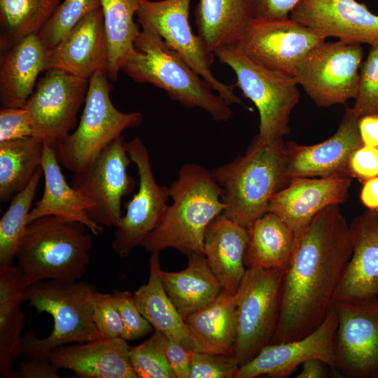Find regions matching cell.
<instances>
[{
    "label": "cell",
    "mask_w": 378,
    "mask_h": 378,
    "mask_svg": "<svg viewBox=\"0 0 378 378\" xmlns=\"http://www.w3.org/2000/svg\"><path fill=\"white\" fill-rule=\"evenodd\" d=\"M112 295L123 323L124 340H138L153 332V327L139 312L133 294L115 290Z\"/></svg>",
    "instance_id": "obj_41"
},
{
    "label": "cell",
    "mask_w": 378,
    "mask_h": 378,
    "mask_svg": "<svg viewBox=\"0 0 378 378\" xmlns=\"http://www.w3.org/2000/svg\"><path fill=\"white\" fill-rule=\"evenodd\" d=\"M44 143L26 137L0 143V202L10 201L41 167Z\"/></svg>",
    "instance_id": "obj_34"
},
{
    "label": "cell",
    "mask_w": 378,
    "mask_h": 378,
    "mask_svg": "<svg viewBox=\"0 0 378 378\" xmlns=\"http://www.w3.org/2000/svg\"><path fill=\"white\" fill-rule=\"evenodd\" d=\"M214 55L232 69L237 77L235 85L256 106L260 116L257 135L270 141L290 134V115L300 99L295 78L256 63L238 43L222 47Z\"/></svg>",
    "instance_id": "obj_8"
},
{
    "label": "cell",
    "mask_w": 378,
    "mask_h": 378,
    "mask_svg": "<svg viewBox=\"0 0 378 378\" xmlns=\"http://www.w3.org/2000/svg\"><path fill=\"white\" fill-rule=\"evenodd\" d=\"M59 369L48 359H24L15 371V378H59Z\"/></svg>",
    "instance_id": "obj_47"
},
{
    "label": "cell",
    "mask_w": 378,
    "mask_h": 378,
    "mask_svg": "<svg viewBox=\"0 0 378 378\" xmlns=\"http://www.w3.org/2000/svg\"><path fill=\"white\" fill-rule=\"evenodd\" d=\"M349 175L362 183L378 176V148L363 145L354 150L349 162Z\"/></svg>",
    "instance_id": "obj_44"
},
{
    "label": "cell",
    "mask_w": 378,
    "mask_h": 378,
    "mask_svg": "<svg viewBox=\"0 0 378 378\" xmlns=\"http://www.w3.org/2000/svg\"><path fill=\"white\" fill-rule=\"evenodd\" d=\"M352 108L359 118L378 115V44L370 46L360 67L358 91Z\"/></svg>",
    "instance_id": "obj_39"
},
{
    "label": "cell",
    "mask_w": 378,
    "mask_h": 378,
    "mask_svg": "<svg viewBox=\"0 0 378 378\" xmlns=\"http://www.w3.org/2000/svg\"><path fill=\"white\" fill-rule=\"evenodd\" d=\"M337 323L332 307L315 330L298 340L267 344L251 360L239 366L234 378L287 377L312 358L323 360L340 375L335 369L334 340Z\"/></svg>",
    "instance_id": "obj_17"
},
{
    "label": "cell",
    "mask_w": 378,
    "mask_h": 378,
    "mask_svg": "<svg viewBox=\"0 0 378 378\" xmlns=\"http://www.w3.org/2000/svg\"><path fill=\"white\" fill-rule=\"evenodd\" d=\"M252 18L248 0H199L195 8L198 36L213 54L238 43Z\"/></svg>",
    "instance_id": "obj_30"
},
{
    "label": "cell",
    "mask_w": 378,
    "mask_h": 378,
    "mask_svg": "<svg viewBox=\"0 0 378 378\" xmlns=\"http://www.w3.org/2000/svg\"><path fill=\"white\" fill-rule=\"evenodd\" d=\"M285 144L283 138L255 135L244 154L211 172L222 189L225 216L248 227L268 212L272 196L288 185Z\"/></svg>",
    "instance_id": "obj_3"
},
{
    "label": "cell",
    "mask_w": 378,
    "mask_h": 378,
    "mask_svg": "<svg viewBox=\"0 0 378 378\" xmlns=\"http://www.w3.org/2000/svg\"><path fill=\"white\" fill-rule=\"evenodd\" d=\"M360 199L362 204L368 209H378V176L363 183Z\"/></svg>",
    "instance_id": "obj_50"
},
{
    "label": "cell",
    "mask_w": 378,
    "mask_h": 378,
    "mask_svg": "<svg viewBox=\"0 0 378 378\" xmlns=\"http://www.w3.org/2000/svg\"><path fill=\"white\" fill-rule=\"evenodd\" d=\"M100 7V0H64L55 8L38 36L48 50L87 15Z\"/></svg>",
    "instance_id": "obj_37"
},
{
    "label": "cell",
    "mask_w": 378,
    "mask_h": 378,
    "mask_svg": "<svg viewBox=\"0 0 378 378\" xmlns=\"http://www.w3.org/2000/svg\"><path fill=\"white\" fill-rule=\"evenodd\" d=\"M358 128L363 145L378 148V115L360 117Z\"/></svg>",
    "instance_id": "obj_48"
},
{
    "label": "cell",
    "mask_w": 378,
    "mask_h": 378,
    "mask_svg": "<svg viewBox=\"0 0 378 378\" xmlns=\"http://www.w3.org/2000/svg\"><path fill=\"white\" fill-rule=\"evenodd\" d=\"M78 221L48 216L28 223L17 266L28 284L42 280L78 281L87 271L92 232Z\"/></svg>",
    "instance_id": "obj_6"
},
{
    "label": "cell",
    "mask_w": 378,
    "mask_h": 378,
    "mask_svg": "<svg viewBox=\"0 0 378 378\" xmlns=\"http://www.w3.org/2000/svg\"><path fill=\"white\" fill-rule=\"evenodd\" d=\"M107 71H97L89 80L84 108L76 130L55 147L59 162L73 174L83 170L127 129L141 124L139 111L123 113L111 102Z\"/></svg>",
    "instance_id": "obj_7"
},
{
    "label": "cell",
    "mask_w": 378,
    "mask_h": 378,
    "mask_svg": "<svg viewBox=\"0 0 378 378\" xmlns=\"http://www.w3.org/2000/svg\"><path fill=\"white\" fill-rule=\"evenodd\" d=\"M55 148L44 146L42 169L45 186L42 197L35 203L28 217V223L48 216L78 221L84 224L94 236L99 235L103 227L92 220L87 210L92 202L70 186L59 164Z\"/></svg>",
    "instance_id": "obj_24"
},
{
    "label": "cell",
    "mask_w": 378,
    "mask_h": 378,
    "mask_svg": "<svg viewBox=\"0 0 378 378\" xmlns=\"http://www.w3.org/2000/svg\"><path fill=\"white\" fill-rule=\"evenodd\" d=\"M284 270L246 268L235 293L237 318L234 356L239 366L270 344L281 312Z\"/></svg>",
    "instance_id": "obj_9"
},
{
    "label": "cell",
    "mask_w": 378,
    "mask_h": 378,
    "mask_svg": "<svg viewBox=\"0 0 378 378\" xmlns=\"http://www.w3.org/2000/svg\"><path fill=\"white\" fill-rule=\"evenodd\" d=\"M122 135L107 146L83 170L73 174L71 185L93 205L89 218L101 226H116L121 219L123 197L135 188L128 173L132 162Z\"/></svg>",
    "instance_id": "obj_12"
},
{
    "label": "cell",
    "mask_w": 378,
    "mask_h": 378,
    "mask_svg": "<svg viewBox=\"0 0 378 378\" xmlns=\"http://www.w3.org/2000/svg\"><path fill=\"white\" fill-rule=\"evenodd\" d=\"M43 175L38 169L29 183L16 194L0 220V265H13L28 225V217Z\"/></svg>",
    "instance_id": "obj_36"
},
{
    "label": "cell",
    "mask_w": 378,
    "mask_h": 378,
    "mask_svg": "<svg viewBox=\"0 0 378 378\" xmlns=\"http://www.w3.org/2000/svg\"><path fill=\"white\" fill-rule=\"evenodd\" d=\"M247 228L246 267L285 270L292 255L295 233L272 212L256 218Z\"/></svg>",
    "instance_id": "obj_32"
},
{
    "label": "cell",
    "mask_w": 378,
    "mask_h": 378,
    "mask_svg": "<svg viewBox=\"0 0 378 378\" xmlns=\"http://www.w3.org/2000/svg\"><path fill=\"white\" fill-rule=\"evenodd\" d=\"M126 150L139 176L137 192L124 206L126 214L115 226L111 244L120 258L130 253L158 226L169 205V188L159 185L153 173L146 146L139 137L125 142Z\"/></svg>",
    "instance_id": "obj_15"
},
{
    "label": "cell",
    "mask_w": 378,
    "mask_h": 378,
    "mask_svg": "<svg viewBox=\"0 0 378 378\" xmlns=\"http://www.w3.org/2000/svg\"><path fill=\"white\" fill-rule=\"evenodd\" d=\"M191 0H145L136 15L138 22L155 30L229 105L246 106L234 93L235 85L218 80L211 71L214 54L209 52L195 35L189 21Z\"/></svg>",
    "instance_id": "obj_11"
},
{
    "label": "cell",
    "mask_w": 378,
    "mask_h": 378,
    "mask_svg": "<svg viewBox=\"0 0 378 378\" xmlns=\"http://www.w3.org/2000/svg\"><path fill=\"white\" fill-rule=\"evenodd\" d=\"M188 258L183 270L160 273L165 290L184 321L223 290L204 255L193 253Z\"/></svg>",
    "instance_id": "obj_29"
},
{
    "label": "cell",
    "mask_w": 378,
    "mask_h": 378,
    "mask_svg": "<svg viewBox=\"0 0 378 378\" xmlns=\"http://www.w3.org/2000/svg\"><path fill=\"white\" fill-rule=\"evenodd\" d=\"M358 120L353 108L346 106L338 129L326 141L310 146L286 142L285 176L288 184L290 180L300 177L349 176L350 157L363 145Z\"/></svg>",
    "instance_id": "obj_18"
},
{
    "label": "cell",
    "mask_w": 378,
    "mask_h": 378,
    "mask_svg": "<svg viewBox=\"0 0 378 378\" xmlns=\"http://www.w3.org/2000/svg\"><path fill=\"white\" fill-rule=\"evenodd\" d=\"M363 55L360 44L325 41L298 64L293 78L316 106L345 104L356 97Z\"/></svg>",
    "instance_id": "obj_10"
},
{
    "label": "cell",
    "mask_w": 378,
    "mask_h": 378,
    "mask_svg": "<svg viewBox=\"0 0 378 378\" xmlns=\"http://www.w3.org/2000/svg\"><path fill=\"white\" fill-rule=\"evenodd\" d=\"M248 228L223 213L208 226L204 237V255L223 290L235 294L246 267L244 256Z\"/></svg>",
    "instance_id": "obj_25"
},
{
    "label": "cell",
    "mask_w": 378,
    "mask_h": 378,
    "mask_svg": "<svg viewBox=\"0 0 378 378\" xmlns=\"http://www.w3.org/2000/svg\"><path fill=\"white\" fill-rule=\"evenodd\" d=\"M97 291L93 285L78 281L48 279L29 285L24 300L38 312L50 314L54 325L43 339L32 331L22 337L19 356L47 359L57 346L102 338L92 318Z\"/></svg>",
    "instance_id": "obj_5"
},
{
    "label": "cell",
    "mask_w": 378,
    "mask_h": 378,
    "mask_svg": "<svg viewBox=\"0 0 378 378\" xmlns=\"http://www.w3.org/2000/svg\"><path fill=\"white\" fill-rule=\"evenodd\" d=\"M145 0H100L108 43L107 75L116 80L127 59L135 52L140 29L134 21Z\"/></svg>",
    "instance_id": "obj_33"
},
{
    "label": "cell",
    "mask_w": 378,
    "mask_h": 378,
    "mask_svg": "<svg viewBox=\"0 0 378 378\" xmlns=\"http://www.w3.org/2000/svg\"><path fill=\"white\" fill-rule=\"evenodd\" d=\"M301 0H248L253 18L284 20L290 18Z\"/></svg>",
    "instance_id": "obj_45"
},
{
    "label": "cell",
    "mask_w": 378,
    "mask_h": 378,
    "mask_svg": "<svg viewBox=\"0 0 378 378\" xmlns=\"http://www.w3.org/2000/svg\"><path fill=\"white\" fill-rule=\"evenodd\" d=\"M352 253L332 303L378 298V209H368L349 225Z\"/></svg>",
    "instance_id": "obj_21"
},
{
    "label": "cell",
    "mask_w": 378,
    "mask_h": 378,
    "mask_svg": "<svg viewBox=\"0 0 378 378\" xmlns=\"http://www.w3.org/2000/svg\"><path fill=\"white\" fill-rule=\"evenodd\" d=\"M331 373L337 375L327 363L318 358H312L302 364V370L296 377L326 378L328 377Z\"/></svg>",
    "instance_id": "obj_49"
},
{
    "label": "cell",
    "mask_w": 378,
    "mask_h": 378,
    "mask_svg": "<svg viewBox=\"0 0 378 378\" xmlns=\"http://www.w3.org/2000/svg\"><path fill=\"white\" fill-rule=\"evenodd\" d=\"M127 342L122 337L99 338L62 345L53 349L47 359L80 378H138Z\"/></svg>",
    "instance_id": "obj_23"
},
{
    "label": "cell",
    "mask_w": 378,
    "mask_h": 378,
    "mask_svg": "<svg viewBox=\"0 0 378 378\" xmlns=\"http://www.w3.org/2000/svg\"><path fill=\"white\" fill-rule=\"evenodd\" d=\"M159 255L160 253L150 255L148 281L133 294L135 303L142 316L154 330L192 350L186 323L164 287Z\"/></svg>",
    "instance_id": "obj_31"
},
{
    "label": "cell",
    "mask_w": 378,
    "mask_h": 378,
    "mask_svg": "<svg viewBox=\"0 0 378 378\" xmlns=\"http://www.w3.org/2000/svg\"><path fill=\"white\" fill-rule=\"evenodd\" d=\"M239 368L234 354L193 351L189 378H234Z\"/></svg>",
    "instance_id": "obj_40"
},
{
    "label": "cell",
    "mask_w": 378,
    "mask_h": 378,
    "mask_svg": "<svg viewBox=\"0 0 378 378\" xmlns=\"http://www.w3.org/2000/svg\"><path fill=\"white\" fill-rule=\"evenodd\" d=\"M88 85L89 80L65 71L46 70L23 106L31 117L33 136L55 148L76 127Z\"/></svg>",
    "instance_id": "obj_13"
},
{
    "label": "cell",
    "mask_w": 378,
    "mask_h": 378,
    "mask_svg": "<svg viewBox=\"0 0 378 378\" xmlns=\"http://www.w3.org/2000/svg\"><path fill=\"white\" fill-rule=\"evenodd\" d=\"M108 43L101 7L87 15L47 50L45 70L58 69L90 80L108 67Z\"/></svg>",
    "instance_id": "obj_22"
},
{
    "label": "cell",
    "mask_w": 378,
    "mask_h": 378,
    "mask_svg": "<svg viewBox=\"0 0 378 378\" xmlns=\"http://www.w3.org/2000/svg\"><path fill=\"white\" fill-rule=\"evenodd\" d=\"M135 52L122 70L136 83H150L164 90L172 100L188 108L198 107L217 122L232 115L229 105L212 92L208 83L150 27L141 25Z\"/></svg>",
    "instance_id": "obj_4"
},
{
    "label": "cell",
    "mask_w": 378,
    "mask_h": 378,
    "mask_svg": "<svg viewBox=\"0 0 378 378\" xmlns=\"http://www.w3.org/2000/svg\"><path fill=\"white\" fill-rule=\"evenodd\" d=\"M335 369L347 378H378V298L336 302Z\"/></svg>",
    "instance_id": "obj_14"
},
{
    "label": "cell",
    "mask_w": 378,
    "mask_h": 378,
    "mask_svg": "<svg viewBox=\"0 0 378 378\" xmlns=\"http://www.w3.org/2000/svg\"><path fill=\"white\" fill-rule=\"evenodd\" d=\"M31 117L24 107L0 108V143L33 136Z\"/></svg>",
    "instance_id": "obj_43"
},
{
    "label": "cell",
    "mask_w": 378,
    "mask_h": 378,
    "mask_svg": "<svg viewBox=\"0 0 378 378\" xmlns=\"http://www.w3.org/2000/svg\"><path fill=\"white\" fill-rule=\"evenodd\" d=\"M166 354L176 378H189L193 351L166 336Z\"/></svg>",
    "instance_id": "obj_46"
},
{
    "label": "cell",
    "mask_w": 378,
    "mask_h": 378,
    "mask_svg": "<svg viewBox=\"0 0 378 378\" xmlns=\"http://www.w3.org/2000/svg\"><path fill=\"white\" fill-rule=\"evenodd\" d=\"M166 335L155 330L147 340L130 346L129 355L138 378H176L166 354Z\"/></svg>",
    "instance_id": "obj_38"
},
{
    "label": "cell",
    "mask_w": 378,
    "mask_h": 378,
    "mask_svg": "<svg viewBox=\"0 0 378 378\" xmlns=\"http://www.w3.org/2000/svg\"><path fill=\"white\" fill-rule=\"evenodd\" d=\"M351 183L350 176L293 178L272 196L268 212L277 215L297 234L324 208L344 202Z\"/></svg>",
    "instance_id": "obj_20"
},
{
    "label": "cell",
    "mask_w": 378,
    "mask_h": 378,
    "mask_svg": "<svg viewBox=\"0 0 378 378\" xmlns=\"http://www.w3.org/2000/svg\"><path fill=\"white\" fill-rule=\"evenodd\" d=\"M47 49L38 34L26 36L1 52L0 102L4 107H23L45 70Z\"/></svg>",
    "instance_id": "obj_26"
},
{
    "label": "cell",
    "mask_w": 378,
    "mask_h": 378,
    "mask_svg": "<svg viewBox=\"0 0 378 378\" xmlns=\"http://www.w3.org/2000/svg\"><path fill=\"white\" fill-rule=\"evenodd\" d=\"M60 0H0L1 52L18 41L38 34Z\"/></svg>",
    "instance_id": "obj_35"
},
{
    "label": "cell",
    "mask_w": 378,
    "mask_h": 378,
    "mask_svg": "<svg viewBox=\"0 0 378 378\" xmlns=\"http://www.w3.org/2000/svg\"><path fill=\"white\" fill-rule=\"evenodd\" d=\"M185 322L194 351L234 354L237 331L235 294L223 290Z\"/></svg>",
    "instance_id": "obj_27"
},
{
    "label": "cell",
    "mask_w": 378,
    "mask_h": 378,
    "mask_svg": "<svg viewBox=\"0 0 378 378\" xmlns=\"http://www.w3.org/2000/svg\"><path fill=\"white\" fill-rule=\"evenodd\" d=\"M92 318L102 338H122L123 323L112 294L97 291Z\"/></svg>",
    "instance_id": "obj_42"
},
{
    "label": "cell",
    "mask_w": 378,
    "mask_h": 378,
    "mask_svg": "<svg viewBox=\"0 0 378 378\" xmlns=\"http://www.w3.org/2000/svg\"><path fill=\"white\" fill-rule=\"evenodd\" d=\"M169 188L173 203L141 246L150 253L173 248L188 256L204 255L206 230L225 209L221 188L211 172L190 163L181 167Z\"/></svg>",
    "instance_id": "obj_2"
},
{
    "label": "cell",
    "mask_w": 378,
    "mask_h": 378,
    "mask_svg": "<svg viewBox=\"0 0 378 378\" xmlns=\"http://www.w3.org/2000/svg\"><path fill=\"white\" fill-rule=\"evenodd\" d=\"M290 18L326 38L378 44V15L356 0H301Z\"/></svg>",
    "instance_id": "obj_19"
},
{
    "label": "cell",
    "mask_w": 378,
    "mask_h": 378,
    "mask_svg": "<svg viewBox=\"0 0 378 378\" xmlns=\"http://www.w3.org/2000/svg\"><path fill=\"white\" fill-rule=\"evenodd\" d=\"M29 285L18 266L0 265V376L15 378L12 365L19 356L24 315L21 304Z\"/></svg>",
    "instance_id": "obj_28"
},
{
    "label": "cell",
    "mask_w": 378,
    "mask_h": 378,
    "mask_svg": "<svg viewBox=\"0 0 378 378\" xmlns=\"http://www.w3.org/2000/svg\"><path fill=\"white\" fill-rule=\"evenodd\" d=\"M326 39L290 18H252L238 44L256 63L293 77L298 64Z\"/></svg>",
    "instance_id": "obj_16"
},
{
    "label": "cell",
    "mask_w": 378,
    "mask_h": 378,
    "mask_svg": "<svg viewBox=\"0 0 378 378\" xmlns=\"http://www.w3.org/2000/svg\"><path fill=\"white\" fill-rule=\"evenodd\" d=\"M351 253L349 225L340 204L324 208L295 234L284 270L280 316L270 344L300 339L322 323L333 307Z\"/></svg>",
    "instance_id": "obj_1"
}]
</instances>
